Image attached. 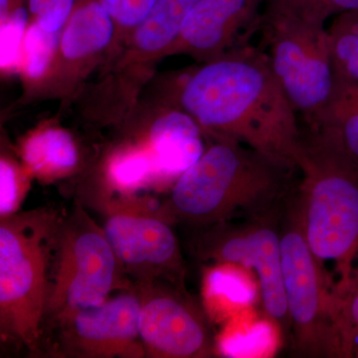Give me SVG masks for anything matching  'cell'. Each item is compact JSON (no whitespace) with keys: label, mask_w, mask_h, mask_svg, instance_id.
Masks as SVG:
<instances>
[{"label":"cell","mask_w":358,"mask_h":358,"mask_svg":"<svg viewBox=\"0 0 358 358\" xmlns=\"http://www.w3.org/2000/svg\"><path fill=\"white\" fill-rule=\"evenodd\" d=\"M60 32L45 31L35 21L30 20L18 72L22 94L16 102V107L41 101L55 62Z\"/></svg>","instance_id":"obj_19"},{"label":"cell","mask_w":358,"mask_h":358,"mask_svg":"<svg viewBox=\"0 0 358 358\" xmlns=\"http://www.w3.org/2000/svg\"><path fill=\"white\" fill-rule=\"evenodd\" d=\"M82 176V194L94 195L98 203L115 199H138L143 190L162 186L148 148L122 134L90 162Z\"/></svg>","instance_id":"obj_16"},{"label":"cell","mask_w":358,"mask_h":358,"mask_svg":"<svg viewBox=\"0 0 358 358\" xmlns=\"http://www.w3.org/2000/svg\"><path fill=\"white\" fill-rule=\"evenodd\" d=\"M117 129L148 148L162 185H173L207 147V136L192 117L178 107L152 99L141 98L133 114Z\"/></svg>","instance_id":"obj_14"},{"label":"cell","mask_w":358,"mask_h":358,"mask_svg":"<svg viewBox=\"0 0 358 358\" xmlns=\"http://www.w3.org/2000/svg\"><path fill=\"white\" fill-rule=\"evenodd\" d=\"M280 233L294 352L303 357L350 358L333 280L308 246L294 197L282 208Z\"/></svg>","instance_id":"obj_6"},{"label":"cell","mask_w":358,"mask_h":358,"mask_svg":"<svg viewBox=\"0 0 358 358\" xmlns=\"http://www.w3.org/2000/svg\"><path fill=\"white\" fill-rule=\"evenodd\" d=\"M358 9V0H266L264 15L326 25L327 20Z\"/></svg>","instance_id":"obj_23"},{"label":"cell","mask_w":358,"mask_h":358,"mask_svg":"<svg viewBox=\"0 0 358 358\" xmlns=\"http://www.w3.org/2000/svg\"><path fill=\"white\" fill-rule=\"evenodd\" d=\"M33 178L21 162L13 148H8L1 138L0 155V219L20 212L29 192Z\"/></svg>","instance_id":"obj_22"},{"label":"cell","mask_w":358,"mask_h":358,"mask_svg":"<svg viewBox=\"0 0 358 358\" xmlns=\"http://www.w3.org/2000/svg\"><path fill=\"white\" fill-rule=\"evenodd\" d=\"M339 319L350 357L358 350V256L348 286L338 294Z\"/></svg>","instance_id":"obj_26"},{"label":"cell","mask_w":358,"mask_h":358,"mask_svg":"<svg viewBox=\"0 0 358 358\" xmlns=\"http://www.w3.org/2000/svg\"><path fill=\"white\" fill-rule=\"evenodd\" d=\"M249 271L231 264H213L205 270L202 301L209 319L230 320L251 307L257 289L247 274Z\"/></svg>","instance_id":"obj_18"},{"label":"cell","mask_w":358,"mask_h":358,"mask_svg":"<svg viewBox=\"0 0 358 358\" xmlns=\"http://www.w3.org/2000/svg\"><path fill=\"white\" fill-rule=\"evenodd\" d=\"M60 115L40 121L28 129L13 147L33 179L53 183L73 178L86 171L76 136L60 122Z\"/></svg>","instance_id":"obj_17"},{"label":"cell","mask_w":358,"mask_h":358,"mask_svg":"<svg viewBox=\"0 0 358 358\" xmlns=\"http://www.w3.org/2000/svg\"><path fill=\"white\" fill-rule=\"evenodd\" d=\"M281 208L246 219L199 230L192 241L194 255L212 264H231L255 275L259 296L268 319L284 331L289 329L282 279Z\"/></svg>","instance_id":"obj_9"},{"label":"cell","mask_w":358,"mask_h":358,"mask_svg":"<svg viewBox=\"0 0 358 358\" xmlns=\"http://www.w3.org/2000/svg\"><path fill=\"white\" fill-rule=\"evenodd\" d=\"M199 1L157 0L145 20L75 101L87 124L117 129L129 119Z\"/></svg>","instance_id":"obj_5"},{"label":"cell","mask_w":358,"mask_h":358,"mask_svg":"<svg viewBox=\"0 0 358 358\" xmlns=\"http://www.w3.org/2000/svg\"><path fill=\"white\" fill-rule=\"evenodd\" d=\"M114 34L113 21L98 0H77L61 30L55 62L41 101H58L60 115L74 105L107 60Z\"/></svg>","instance_id":"obj_13"},{"label":"cell","mask_w":358,"mask_h":358,"mask_svg":"<svg viewBox=\"0 0 358 358\" xmlns=\"http://www.w3.org/2000/svg\"><path fill=\"white\" fill-rule=\"evenodd\" d=\"M263 48L296 114L310 127L333 91L334 69L326 25L264 15Z\"/></svg>","instance_id":"obj_8"},{"label":"cell","mask_w":358,"mask_h":358,"mask_svg":"<svg viewBox=\"0 0 358 358\" xmlns=\"http://www.w3.org/2000/svg\"><path fill=\"white\" fill-rule=\"evenodd\" d=\"M355 357H358V350H357V352H355Z\"/></svg>","instance_id":"obj_29"},{"label":"cell","mask_w":358,"mask_h":358,"mask_svg":"<svg viewBox=\"0 0 358 358\" xmlns=\"http://www.w3.org/2000/svg\"><path fill=\"white\" fill-rule=\"evenodd\" d=\"M140 299L138 331L147 357L206 358L216 352L208 315L185 288L171 282L134 285Z\"/></svg>","instance_id":"obj_12"},{"label":"cell","mask_w":358,"mask_h":358,"mask_svg":"<svg viewBox=\"0 0 358 358\" xmlns=\"http://www.w3.org/2000/svg\"><path fill=\"white\" fill-rule=\"evenodd\" d=\"M266 0H199L166 58L185 55L209 62L250 44L261 30Z\"/></svg>","instance_id":"obj_15"},{"label":"cell","mask_w":358,"mask_h":358,"mask_svg":"<svg viewBox=\"0 0 358 358\" xmlns=\"http://www.w3.org/2000/svg\"><path fill=\"white\" fill-rule=\"evenodd\" d=\"M147 197L100 202L103 230L134 285L166 282L185 288L186 268L178 238Z\"/></svg>","instance_id":"obj_10"},{"label":"cell","mask_w":358,"mask_h":358,"mask_svg":"<svg viewBox=\"0 0 358 358\" xmlns=\"http://www.w3.org/2000/svg\"><path fill=\"white\" fill-rule=\"evenodd\" d=\"M30 20L28 8L16 11L0 20V73L2 78L18 76L23 43Z\"/></svg>","instance_id":"obj_24"},{"label":"cell","mask_w":358,"mask_h":358,"mask_svg":"<svg viewBox=\"0 0 358 358\" xmlns=\"http://www.w3.org/2000/svg\"><path fill=\"white\" fill-rule=\"evenodd\" d=\"M157 100L185 110L207 138H229L296 169L303 131L265 52L253 45L173 72Z\"/></svg>","instance_id":"obj_1"},{"label":"cell","mask_w":358,"mask_h":358,"mask_svg":"<svg viewBox=\"0 0 358 358\" xmlns=\"http://www.w3.org/2000/svg\"><path fill=\"white\" fill-rule=\"evenodd\" d=\"M327 32L334 75L358 82V9L336 16Z\"/></svg>","instance_id":"obj_21"},{"label":"cell","mask_w":358,"mask_h":358,"mask_svg":"<svg viewBox=\"0 0 358 358\" xmlns=\"http://www.w3.org/2000/svg\"><path fill=\"white\" fill-rule=\"evenodd\" d=\"M54 259L44 326L80 308L101 305L112 292L134 287L127 284L105 230L79 202L61 221Z\"/></svg>","instance_id":"obj_7"},{"label":"cell","mask_w":358,"mask_h":358,"mask_svg":"<svg viewBox=\"0 0 358 358\" xmlns=\"http://www.w3.org/2000/svg\"><path fill=\"white\" fill-rule=\"evenodd\" d=\"M138 315L140 299L134 287L101 305L67 313L47 324L54 334L51 353L74 358L147 357Z\"/></svg>","instance_id":"obj_11"},{"label":"cell","mask_w":358,"mask_h":358,"mask_svg":"<svg viewBox=\"0 0 358 358\" xmlns=\"http://www.w3.org/2000/svg\"><path fill=\"white\" fill-rule=\"evenodd\" d=\"M308 129L338 136L358 159V82L336 76L326 106Z\"/></svg>","instance_id":"obj_20"},{"label":"cell","mask_w":358,"mask_h":358,"mask_svg":"<svg viewBox=\"0 0 358 358\" xmlns=\"http://www.w3.org/2000/svg\"><path fill=\"white\" fill-rule=\"evenodd\" d=\"M77 0H28L30 18L45 31L58 33L76 6Z\"/></svg>","instance_id":"obj_27"},{"label":"cell","mask_w":358,"mask_h":358,"mask_svg":"<svg viewBox=\"0 0 358 358\" xmlns=\"http://www.w3.org/2000/svg\"><path fill=\"white\" fill-rule=\"evenodd\" d=\"M114 24V42L108 59L115 55L136 27L145 20L157 0H98ZM107 59V60H108ZM106 60V61H107Z\"/></svg>","instance_id":"obj_25"},{"label":"cell","mask_w":358,"mask_h":358,"mask_svg":"<svg viewBox=\"0 0 358 358\" xmlns=\"http://www.w3.org/2000/svg\"><path fill=\"white\" fill-rule=\"evenodd\" d=\"M62 218L52 209L0 220V333L38 355L43 343L50 273Z\"/></svg>","instance_id":"obj_4"},{"label":"cell","mask_w":358,"mask_h":358,"mask_svg":"<svg viewBox=\"0 0 358 358\" xmlns=\"http://www.w3.org/2000/svg\"><path fill=\"white\" fill-rule=\"evenodd\" d=\"M203 154L171 186L159 207L169 222L199 230L281 208L294 171L229 138H207Z\"/></svg>","instance_id":"obj_2"},{"label":"cell","mask_w":358,"mask_h":358,"mask_svg":"<svg viewBox=\"0 0 358 358\" xmlns=\"http://www.w3.org/2000/svg\"><path fill=\"white\" fill-rule=\"evenodd\" d=\"M296 169L301 181L294 199L303 235L322 267L333 263L338 296L358 256V159L338 136L308 129Z\"/></svg>","instance_id":"obj_3"},{"label":"cell","mask_w":358,"mask_h":358,"mask_svg":"<svg viewBox=\"0 0 358 358\" xmlns=\"http://www.w3.org/2000/svg\"><path fill=\"white\" fill-rule=\"evenodd\" d=\"M28 0H0V20L16 11L27 9Z\"/></svg>","instance_id":"obj_28"}]
</instances>
